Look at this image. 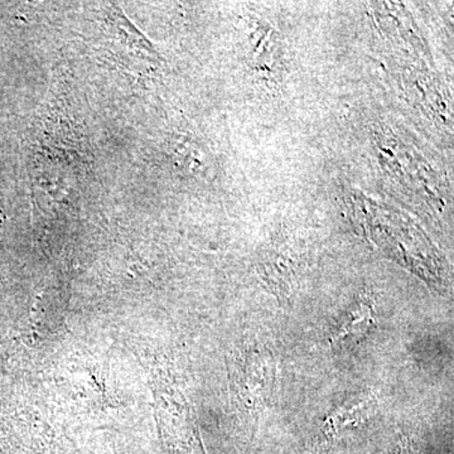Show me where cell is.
Listing matches in <instances>:
<instances>
[{"mask_svg": "<svg viewBox=\"0 0 454 454\" xmlns=\"http://www.w3.org/2000/svg\"><path fill=\"white\" fill-rule=\"evenodd\" d=\"M373 321L372 309L369 303H361L360 309L352 313L351 318L340 328L339 333L334 336L336 342L351 339V337L361 336L369 330Z\"/></svg>", "mask_w": 454, "mask_h": 454, "instance_id": "2", "label": "cell"}, {"mask_svg": "<svg viewBox=\"0 0 454 454\" xmlns=\"http://www.w3.org/2000/svg\"><path fill=\"white\" fill-rule=\"evenodd\" d=\"M369 402L343 406L328 418L325 424V434L339 437L346 430L355 428L358 424L364 422L369 415Z\"/></svg>", "mask_w": 454, "mask_h": 454, "instance_id": "1", "label": "cell"}]
</instances>
